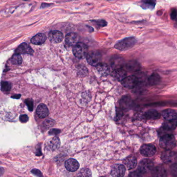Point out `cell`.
Wrapping results in <instances>:
<instances>
[{
    "label": "cell",
    "mask_w": 177,
    "mask_h": 177,
    "mask_svg": "<svg viewBox=\"0 0 177 177\" xmlns=\"http://www.w3.org/2000/svg\"><path fill=\"white\" fill-rule=\"evenodd\" d=\"M61 133V130L58 129H52L50 130L49 132V134L51 135H57Z\"/></svg>",
    "instance_id": "42"
},
{
    "label": "cell",
    "mask_w": 177,
    "mask_h": 177,
    "mask_svg": "<svg viewBox=\"0 0 177 177\" xmlns=\"http://www.w3.org/2000/svg\"><path fill=\"white\" fill-rule=\"evenodd\" d=\"M86 59L88 64L91 66H97L101 60V55L98 51H91L88 54Z\"/></svg>",
    "instance_id": "4"
},
{
    "label": "cell",
    "mask_w": 177,
    "mask_h": 177,
    "mask_svg": "<svg viewBox=\"0 0 177 177\" xmlns=\"http://www.w3.org/2000/svg\"><path fill=\"white\" fill-rule=\"evenodd\" d=\"M79 163L75 159H69L65 162V167L69 172H75L79 169Z\"/></svg>",
    "instance_id": "12"
},
{
    "label": "cell",
    "mask_w": 177,
    "mask_h": 177,
    "mask_svg": "<svg viewBox=\"0 0 177 177\" xmlns=\"http://www.w3.org/2000/svg\"><path fill=\"white\" fill-rule=\"evenodd\" d=\"M123 113L122 110L120 109H117L116 114V116L115 117V121H119L122 118L123 116Z\"/></svg>",
    "instance_id": "38"
},
{
    "label": "cell",
    "mask_w": 177,
    "mask_h": 177,
    "mask_svg": "<svg viewBox=\"0 0 177 177\" xmlns=\"http://www.w3.org/2000/svg\"><path fill=\"white\" fill-rule=\"evenodd\" d=\"M61 146V141L58 137H54L51 140L49 143V148L52 151L58 149Z\"/></svg>",
    "instance_id": "28"
},
{
    "label": "cell",
    "mask_w": 177,
    "mask_h": 177,
    "mask_svg": "<svg viewBox=\"0 0 177 177\" xmlns=\"http://www.w3.org/2000/svg\"><path fill=\"white\" fill-rule=\"evenodd\" d=\"M156 3L155 0H142L140 5L144 9H153Z\"/></svg>",
    "instance_id": "26"
},
{
    "label": "cell",
    "mask_w": 177,
    "mask_h": 177,
    "mask_svg": "<svg viewBox=\"0 0 177 177\" xmlns=\"http://www.w3.org/2000/svg\"><path fill=\"white\" fill-rule=\"evenodd\" d=\"M143 173H141L140 171H139V170H138L137 171H136V172H132V173H130L129 175V176H131V177H140V176H142L143 175Z\"/></svg>",
    "instance_id": "41"
},
{
    "label": "cell",
    "mask_w": 177,
    "mask_h": 177,
    "mask_svg": "<svg viewBox=\"0 0 177 177\" xmlns=\"http://www.w3.org/2000/svg\"><path fill=\"white\" fill-rule=\"evenodd\" d=\"M19 119H20V122L22 123H26L29 120V117L26 114H23V115H20Z\"/></svg>",
    "instance_id": "40"
},
{
    "label": "cell",
    "mask_w": 177,
    "mask_h": 177,
    "mask_svg": "<svg viewBox=\"0 0 177 177\" xmlns=\"http://www.w3.org/2000/svg\"><path fill=\"white\" fill-rule=\"evenodd\" d=\"M112 76L116 80L122 82L127 77V72L123 68H118L113 70Z\"/></svg>",
    "instance_id": "13"
},
{
    "label": "cell",
    "mask_w": 177,
    "mask_h": 177,
    "mask_svg": "<svg viewBox=\"0 0 177 177\" xmlns=\"http://www.w3.org/2000/svg\"><path fill=\"white\" fill-rule=\"evenodd\" d=\"M112 67L114 69L118 68H122L124 66H125V63L124 59L122 57H117L113 59L112 61Z\"/></svg>",
    "instance_id": "24"
},
{
    "label": "cell",
    "mask_w": 177,
    "mask_h": 177,
    "mask_svg": "<svg viewBox=\"0 0 177 177\" xmlns=\"http://www.w3.org/2000/svg\"><path fill=\"white\" fill-rule=\"evenodd\" d=\"M177 126V119L171 120H166L163 123L162 128L167 130L168 132L175 129Z\"/></svg>",
    "instance_id": "22"
},
{
    "label": "cell",
    "mask_w": 177,
    "mask_h": 177,
    "mask_svg": "<svg viewBox=\"0 0 177 177\" xmlns=\"http://www.w3.org/2000/svg\"><path fill=\"white\" fill-rule=\"evenodd\" d=\"M177 155L175 152L171 150H166L163 152L161 159L162 162L166 164H170L175 162L177 159Z\"/></svg>",
    "instance_id": "6"
},
{
    "label": "cell",
    "mask_w": 177,
    "mask_h": 177,
    "mask_svg": "<svg viewBox=\"0 0 177 177\" xmlns=\"http://www.w3.org/2000/svg\"><path fill=\"white\" fill-rule=\"evenodd\" d=\"M46 37L43 33H39L35 35L31 39V43L37 45L43 44L46 40Z\"/></svg>",
    "instance_id": "21"
},
{
    "label": "cell",
    "mask_w": 177,
    "mask_h": 177,
    "mask_svg": "<svg viewBox=\"0 0 177 177\" xmlns=\"http://www.w3.org/2000/svg\"><path fill=\"white\" fill-rule=\"evenodd\" d=\"M11 61V63L14 65H20L22 62V57L20 54H16L12 56Z\"/></svg>",
    "instance_id": "30"
},
{
    "label": "cell",
    "mask_w": 177,
    "mask_h": 177,
    "mask_svg": "<svg viewBox=\"0 0 177 177\" xmlns=\"http://www.w3.org/2000/svg\"><path fill=\"white\" fill-rule=\"evenodd\" d=\"M48 38L49 40L54 43H59L62 41L64 35L60 31H52L48 34Z\"/></svg>",
    "instance_id": "11"
},
{
    "label": "cell",
    "mask_w": 177,
    "mask_h": 177,
    "mask_svg": "<svg viewBox=\"0 0 177 177\" xmlns=\"http://www.w3.org/2000/svg\"><path fill=\"white\" fill-rule=\"evenodd\" d=\"M151 172L152 175L154 177H164L167 175L166 169L162 166H157L153 168Z\"/></svg>",
    "instance_id": "16"
},
{
    "label": "cell",
    "mask_w": 177,
    "mask_h": 177,
    "mask_svg": "<svg viewBox=\"0 0 177 177\" xmlns=\"http://www.w3.org/2000/svg\"><path fill=\"white\" fill-rule=\"evenodd\" d=\"M133 104L131 97L128 95L124 96L120 100V105L122 110H128L130 109Z\"/></svg>",
    "instance_id": "10"
},
{
    "label": "cell",
    "mask_w": 177,
    "mask_h": 177,
    "mask_svg": "<svg viewBox=\"0 0 177 177\" xmlns=\"http://www.w3.org/2000/svg\"><path fill=\"white\" fill-rule=\"evenodd\" d=\"M125 172V167L123 165L115 164L112 168L111 174L113 177H122L124 175Z\"/></svg>",
    "instance_id": "9"
},
{
    "label": "cell",
    "mask_w": 177,
    "mask_h": 177,
    "mask_svg": "<svg viewBox=\"0 0 177 177\" xmlns=\"http://www.w3.org/2000/svg\"><path fill=\"white\" fill-rule=\"evenodd\" d=\"M82 99L84 101L88 102L90 100V98H91L90 93H88V92L84 93L82 95Z\"/></svg>",
    "instance_id": "34"
},
{
    "label": "cell",
    "mask_w": 177,
    "mask_h": 177,
    "mask_svg": "<svg viewBox=\"0 0 177 177\" xmlns=\"http://www.w3.org/2000/svg\"><path fill=\"white\" fill-rule=\"evenodd\" d=\"M20 95H16V96H12V98H15V99H19V98H20Z\"/></svg>",
    "instance_id": "44"
},
{
    "label": "cell",
    "mask_w": 177,
    "mask_h": 177,
    "mask_svg": "<svg viewBox=\"0 0 177 177\" xmlns=\"http://www.w3.org/2000/svg\"><path fill=\"white\" fill-rule=\"evenodd\" d=\"M137 42V39L135 37H128L117 42L114 48L121 51H125L133 48Z\"/></svg>",
    "instance_id": "1"
},
{
    "label": "cell",
    "mask_w": 177,
    "mask_h": 177,
    "mask_svg": "<svg viewBox=\"0 0 177 177\" xmlns=\"http://www.w3.org/2000/svg\"><path fill=\"white\" fill-rule=\"evenodd\" d=\"M96 68L99 73L103 77L107 76L110 73V68L109 66L105 63H99L96 66Z\"/></svg>",
    "instance_id": "18"
},
{
    "label": "cell",
    "mask_w": 177,
    "mask_h": 177,
    "mask_svg": "<svg viewBox=\"0 0 177 177\" xmlns=\"http://www.w3.org/2000/svg\"><path fill=\"white\" fill-rule=\"evenodd\" d=\"M16 54H32L33 53V49L28 44L24 43L19 46L15 51Z\"/></svg>",
    "instance_id": "15"
},
{
    "label": "cell",
    "mask_w": 177,
    "mask_h": 177,
    "mask_svg": "<svg viewBox=\"0 0 177 177\" xmlns=\"http://www.w3.org/2000/svg\"><path fill=\"white\" fill-rule=\"evenodd\" d=\"M170 17L172 20H175L177 19V9H173L172 10L170 14Z\"/></svg>",
    "instance_id": "39"
},
{
    "label": "cell",
    "mask_w": 177,
    "mask_h": 177,
    "mask_svg": "<svg viewBox=\"0 0 177 177\" xmlns=\"http://www.w3.org/2000/svg\"><path fill=\"white\" fill-rule=\"evenodd\" d=\"M162 115L165 120L177 119V113L172 109H167L162 112Z\"/></svg>",
    "instance_id": "23"
},
{
    "label": "cell",
    "mask_w": 177,
    "mask_h": 177,
    "mask_svg": "<svg viewBox=\"0 0 177 177\" xmlns=\"http://www.w3.org/2000/svg\"><path fill=\"white\" fill-rule=\"evenodd\" d=\"M94 22L99 28L103 27L107 25V22L103 20H96Z\"/></svg>",
    "instance_id": "36"
},
{
    "label": "cell",
    "mask_w": 177,
    "mask_h": 177,
    "mask_svg": "<svg viewBox=\"0 0 177 177\" xmlns=\"http://www.w3.org/2000/svg\"><path fill=\"white\" fill-rule=\"evenodd\" d=\"M31 172L38 177H42L43 176L41 172L39 170L37 169H33L32 170Z\"/></svg>",
    "instance_id": "43"
},
{
    "label": "cell",
    "mask_w": 177,
    "mask_h": 177,
    "mask_svg": "<svg viewBox=\"0 0 177 177\" xmlns=\"http://www.w3.org/2000/svg\"><path fill=\"white\" fill-rule=\"evenodd\" d=\"M78 175L80 177H91V172L88 168H83L79 172Z\"/></svg>",
    "instance_id": "31"
},
{
    "label": "cell",
    "mask_w": 177,
    "mask_h": 177,
    "mask_svg": "<svg viewBox=\"0 0 177 177\" xmlns=\"http://www.w3.org/2000/svg\"><path fill=\"white\" fill-rule=\"evenodd\" d=\"M124 164L128 170L133 169L137 166V159L133 156H129L125 159Z\"/></svg>",
    "instance_id": "17"
},
{
    "label": "cell",
    "mask_w": 177,
    "mask_h": 177,
    "mask_svg": "<svg viewBox=\"0 0 177 177\" xmlns=\"http://www.w3.org/2000/svg\"><path fill=\"white\" fill-rule=\"evenodd\" d=\"M37 115L41 119H44L49 114V110L45 104H40L37 109Z\"/></svg>",
    "instance_id": "19"
},
{
    "label": "cell",
    "mask_w": 177,
    "mask_h": 177,
    "mask_svg": "<svg viewBox=\"0 0 177 177\" xmlns=\"http://www.w3.org/2000/svg\"><path fill=\"white\" fill-rule=\"evenodd\" d=\"M126 70L128 71L137 72L140 69V65L138 62L135 61H128L125 64Z\"/></svg>",
    "instance_id": "20"
},
{
    "label": "cell",
    "mask_w": 177,
    "mask_h": 177,
    "mask_svg": "<svg viewBox=\"0 0 177 177\" xmlns=\"http://www.w3.org/2000/svg\"><path fill=\"white\" fill-rule=\"evenodd\" d=\"M175 138L170 133L162 136L159 141L160 146L165 150H172L175 148Z\"/></svg>",
    "instance_id": "2"
},
{
    "label": "cell",
    "mask_w": 177,
    "mask_h": 177,
    "mask_svg": "<svg viewBox=\"0 0 177 177\" xmlns=\"http://www.w3.org/2000/svg\"><path fill=\"white\" fill-rule=\"evenodd\" d=\"M161 81V77L156 73H154L149 77L148 83L151 86H154Z\"/></svg>",
    "instance_id": "29"
},
{
    "label": "cell",
    "mask_w": 177,
    "mask_h": 177,
    "mask_svg": "<svg viewBox=\"0 0 177 177\" xmlns=\"http://www.w3.org/2000/svg\"><path fill=\"white\" fill-rule=\"evenodd\" d=\"M156 152L155 146L152 144H144L140 148V153L145 157H151Z\"/></svg>",
    "instance_id": "8"
},
{
    "label": "cell",
    "mask_w": 177,
    "mask_h": 177,
    "mask_svg": "<svg viewBox=\"0 0 177 177\" xmlns=\"http://www.w3.org/2000/svg\"><path fill=\"white\" fill-rule=\"evenodd\" d=\"M146 120V115H145V113H143V112L137 113L135 115L134 119H133V122L135 123V124L138 126L141 125L143 124H144Z\"/></svg>",
    "instance_id": "25"
},
{
    "label": "cell",
    "mask_w": 177,
    "mask_h": 177,
    "mask_svg": "<svg viewBox=\"0 0 177 177\" xmlns=\"http://www.w3.org/2000/svg\"><path fill=\"white\" fill-rule=\"evenodd\" d=\"M11 83L8 82L2 81L1 82V90L3 91H8L11 89Z\"/></svg>",
    "instance_id": "33"
},
{
    "label": "cell",
    "mask_w": 177,
    "mask_h": 177,
    "mask_svg": "<svg viewBox=\"0 0 177 177\" xmlns=\"http://www.w3.org/2000/svg\"><path fill=\"white\" fill-rule=\"evenodd\" d=\"M79 40V35L75 33H69L65 38L66 43L69 46H75L78 43Z\"/></svg>",
    "instance_id": "14"
},
{
    "label": "cell",
    "mask_w": 177,
    "mask_h": 177,
    "mask_svg": "<svg viewBox=\"0 0 177 177\" xmlns=\"http://www.w3.org/2000/svg\"><path fill=\"white\" fill-rule=\"evenodd\" d=\"M25 103H26V105L27 106L28 109L29 110V111H32L33 109V101L30 99H27L25 101Z\"/></svg>",
    "instance_id": "37"
},
{
    "label": "cell",
    "mask_w": 177,
    "mask_h": 177,
    "mask_svg": "<svg viewBox=\"0 0 177 177\" xmlns=\"http://www.w3.org/2000/svg\"><path fill=\"white\" fill-rule=\"evenodd\" d=\"M139 83V79L133 75H130L125 77L122 81V84L125 87L129 89L133 88L137 86Z\"/></svg>",
    "instance_id": "7"
},
{
    "label": "cell",
    "mask_w": 177,
    "mask_h": 177,
    "mask_svg": "<svg viewBox=\"0 0 177 177\" xmlns=\"http://www.w3.org/2000/svg\"><path fill=\"white\" fill-rule=\"evenodd\" d=\"M146 120H155L160 117V114L156 110L152 109L149 110L145 113Z\"/></svg>",
    "instance_id": "27"
},
{
    "label": "cell",
    "mask_w": 177,
    "mask_h": 177,
    "mask_svg": "<svg viewBox=\"0 0 177 177\" xmlns=\"http://www.w3.org/2000/svg\"><path fill=\"white\" fill-rule=\"evenodd\" d=\"M55 124V121L51 119H48L44 121L43 125L45 128L48 129L50 127H53Z\"/></svg>",
    "instance_id": "32"
},
{
    "label": "cell",
    "mask_w": 177,
    "mask_h": 177,
    "mask_svg": "<svg viewBox=\"0 0 177 177\" xmlns=\"http://www.w3.org/2000/svg\"><path fill=\"white\" fill-rule=\"evenodd\" d=\"M88 53L87 46L83 43H78L73 48V53L77 58L83 59L87 56Z\"/></svg>",
    "instance_id": "3"
},
{
    "label": "cell",
    "mask_w": 177,
    "mask_h": 177,
    "mask_svg": "<svg viewBox=\"0 0 177 177\" xmlns=\"http://www.w3.org/2000/svg\"><path fill=\"white\" fill-rule=\"evenodd\" d=\"M154 168V164L152 161L150 159H145L141 161L138 166V169L141 173H147L151 172Z\"/></svg>",
    "instance_id": "5"
},
{
    "label": "cell",
    "mask_w": 177,
    "mask_h": 177,
    "mask_svg": "<svg viewBox=\"0 0 177 177\" xmlns=\"http://www.w3.org/2000/svg\"><path fill=\"white\" fill-rule=\"evenodd\" d=\"M170 172L173 176L177 177V163L173 164L170 167Z\"/></svg>",
    "instance_id": "35"
}]
</instances>
